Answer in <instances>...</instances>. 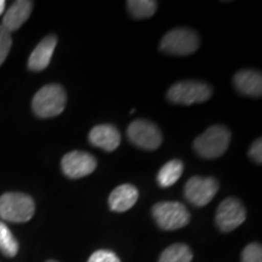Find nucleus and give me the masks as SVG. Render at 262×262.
I'll use <instances>...</instances> for the list:
<instances>
[{
	"instance_id": "1",
	"label": "nucleus",
	"mask_w": 262,
	"mask_h": 262,
	"mask_svg": "<svg viewBox=\"0 0 262 262\" xmlns=\"http://www.w3.org/2000/svg\"><path fill=\"white\" fill-rule=\"evenodd\" d=\"M67 103V95L60 84H48L34 95L32 110L39 118H52L61 114Z\"/></svg>"
},
{
	"instance_id": "2",
	"label": "nucleus",
	"mask_w": 262,
	"mask_h": 262,
	"mask_svg": "<svg viewBox=\"0 0 262 262\" xmlns=\"http://www.w3.org/2000/svg\"><path fill=\"white\" fill-rule=\"evenodd\" d=\"M231 142V131L224 125H212L194 140L196 155L204 159H215L227 150Z\"/></svg>"
},
{
	"instance_id": "3",
	"label": "nucleus",
	"mask_w": 262,
	"mask_h": 262,
	"mask_svg": "<svg viewBox=\"0 0 262 262\" xmlns=\"http://www.w3.org/2000/svg\"><path fill=\"white\" fill-rule=\"evenodd\" d=\"M35 212L32 196L19 192H8L0 196V217L15 224L31 220Z\"/></svg>"
},
{
	"instance_id": "4",
	"label": "nucleus",
	"mask_w": 262,
	"mask_h": 262,
	"mask_svg": "<svg viewBox=\"0 0 262 262\" xmlns=\"http://www.w3.org/2000/svg\"><path fill=\"white\" fill-rule=\"evenodd\" d=\"M201 39L189 28H175L164 35L160 41V50L176 56H187L198 50Z\"/></svg>"
},
{
	"instance_id": "5",
	"label": "nucleus",
	"mask_w": 262,
	"mask_h": 262,
	"mask_svg": "<svg viewBox=\"0 0 262 262\" xmlns=\"http://www.w3.org/2000/svg\"><path fill=\"white\" fill-rule=\"evenodd\" d=\"M152 215L164 231H175L189 224L191 214L182 203L160 202L152 208Z\"/></svg>"
},
{
	"instance_id": "6",
	"label": "nucleus",
	"mask_w": 262,
	"mask_h": 262,
	"mask_svg": "<svg viewBox=\"0 0 262 262\" xmlns=\"http://www.w3.org/2000/svg\"><path fill=\"white\" fill-rule=\"evenodd\" d=\"M211 95L212 90L208 84L194 80L179 81L168 90L170 102L185 106L205 102L211 97Z\"/></svg>"
},
{
	"instance_id": "7",
	"label": "nucleus",
	"mask_w": 262,
	"mask_h": 262,
	"mask_svg": "<svg viewBox=\"0 0 262 262\" xmlns=\"http://www.w3.org/2000/svg\"><path fill=\"white\" fill-rule=\"evenodd\" d=\"M127 137L134 145L146 150H155L163 142L159 127L148 120H135L127 127Z\"/></svg>"
},
{
	"instance_id": "8",
	"label": "nucleus",
	"mask_w": 262,
	"mask_h": 262,
	"mask_svg": "<svg viewBox=\"0 0 262 262\" xmlns=\"http://www.w3.org/2000/svg\"><path fill=\"white\" fill-rule=\"evenodd\" d=\"M219 182L214 178H191L185 185L186 199L194 206H205L219 191Z\"/></svg>"
},
{
	"instance_id": "9",
	"label": "nucleus",
	"mask_w": 262,
	"mask_h": 262,
	"mask_svg": "<svg viewBox=\"0 0 262 262\" xmlns=\"http://www.w3.org/2000/svg\"><path fill=\"white\" fill-rule=\"evenodd\" d=\"M247 219V211L237 198H227L216 210V225L222 232H232Z\"/></svg>"
},
{
	"instance_id": "10",
	"label": "nucleus",
	"mask_w": 262,
	"mask_h": 262,
	"mask_svg": "<svg viewBox=\"0 0 262 262\" xmlns=\"http://www.w3.org/2000/svg\"><path fill=\"white\" fill-rule=\"evenodd\" d=\"M97 162L90 153L83 150H72L61 160L62 171L70 179H81L95 171Z\"/></svg>"
},
{
	"instance_id": "11",
	"label": "nucleus",
	"mask_w": 262,
	"mask_h": 262,
	"mask_svg": "<svg viewBox=\"0 0 262 262\" xmlns=\"http://www.w3.org/2000/svg\"><path fill=\"white\" fill-rule=\"evenodd\" d=\"M56 45L57 37L55 34H50L42 39L28 58V70L32 72L44 71L50 63Z\"/></svg>"
},
{
	"instance_id": "12",
	"label": "nucleus",
	"mask_w": 262,
	"mask_h": 262,
	"mask_svg": "<svg viewBox=\"0 0 262 262\" xmlns=\"http://www.w3.org/2000/svg\"><path fill=\"white\" fill-rule=\"evenodd\" d=\"M89 141L97 148L112 152L120 145V134L116 126L111 124H101L91 129Z\"/></svg>"
},
{
	"instance_id": "13",
	"label": "nucleus",
	"mask_w": 262,
	"mask_h": 262,
	"mask_svg": "<svg viewBox=\"0 0 262 262\" xmlns=\"http://www.w3.org/2000/svg\"><path fill=\"white\" fill-rule=\"evenodd\" d=\"M139 199V191L135 186L125 185L118 186L114 188L108 198V204L112 211L124 212L133 208Z\"/></svg>"
},
{
	"instance_id": "14",
	"label": "nucleus",
	"mask_w": 262,
	"mask_h": 262,
	"mask_svg": "<svg viewBox=\"0 0 262 262\" xmlns=\"http://www.w3.org/2000/svg\"><path fill=\"white\" fill-rule=\"evenodd\" d=\"M33 3L29 0H18L10 6L3 17L2 26L8 32H15L27 21L32 14Z\"/></svg>"
},
{
	"instance_id": "15",
	"label": "nucleus",
	"mask_w": 262,
	"mask_h": 262,
	"mask_svg": "<svg viewBox=\"0 0 262 262\" xmlns=\"http://www.w3.org/2000/svg\"><path fill=\"white\" fill-rule=\"evenodd\" d=\"M235 89L247 96L261 97L262 95V75L260 72L244 70L235 73L233 78Z\"/></svg>"
},
{
	"instance_id": "16",
	"label": "nucleus",
	"mask_w": 262,
	"mask_h": 262,
	"mask_svg": "<svg viewBox=\"0 0 262 262\" xmlns=\"http://www.w3.org/2000/svg\"><path fill=\"white\" fill-rule=\"evenodd\" d=\"M183 172V164L181 160L173 159L170 160L159 170L158 176H157V181L158 185L163 188H168L170 186L175 185L181 178Z\"/></svg>"
},
{
	"instance_id": "17",
	"label": "nucleus",
	"mask_w": 262,
	"mask_h": 262,
	"mask_svg": "<svg viewBox=\"0 0 262 262\" xmlns=\"http://www.w3.org/2000/svg\"><path fill=\"white\" fill-rule=\"evenodd\" d=\"M192 250L185 244L170 245L160 255L158 262H192Z\"/></svg>"
},
{
	"instance_id": "18",
	"label": "nucleus",
	"mask_w": 262,
	"mask_h": 262,
	"mask_svg": "<svg viewBox=\"0 0 262 262\" xmlns=\"http://www.w3.org/2000/svg\"><path fill=\"white\" fill-rule=\"evenodd\" d=\"M126 5L130 14L139 19L152 17L158 8V3L155 0H129Z\"/></svg>"
},
{
	"instance_id": "19",
	"label": "nucleus",
	"mask_w": 262,
	"mask_h": 262,
	"mask_svg": "<svg viewBox=\"0 0 262 262\" xmlns=\"http://www.w3.org/2000/svg\"><path fill=\"white\" fill-rule=\"evenodd\" d=\"M0 251L6 257H15L18 253V243L8 226L0 221Z\"/></svg>"
},
{
	"instance_id": "20",
	"label": "nucleus",
	"mask_w": 262,
	"mask_h": 262,
	"mask_svg": "<svg viewBox=\"0 0 262 262\" xmlns=\"http://www.w3.org/2000/svg\"><path fill=\"white\" fill-rule=\"evenodd\" d=\"M12 47L11 33L0 25V66L4 63Z\"/></svg>"
},
{
	"instance_id": "21",
	"label": "nucleus",
	"mask_w": 262,
	"mask_h": 262,
	"mask_svg": "<svg viewBox=\"0 0 262 262\" xmlns=\"http://www.w3.org/2000/svg\"><path fill=\"white\" fill-rule=\"evenodd\" d=\"M242 262H262V249L257 243H251L244 248Z\"/></svg>"
},
{
	"instance_id": "22",
	"label": "nucleus",
	"mask_w": 262,
	"mask_h": 262,
	"mask_svg": "<svg viewBox=\"0 0 262 262\" xmlns=\"http://www.w3.org/2000/svg\"><path fill=\"white\" fill-rule=\"evenodd\" d=\"M88 262H120V260L113 251L97 250L91 255Z\"/></svg>"
},
{
	"instance_id": "23",
	"label": "nucleus",
	"mask_w": 262,
	"mask_h": 262,
	"mask_svg": "<svg viewBox=\"0 0 262 262\" xmlns=\"http://www.w3.org/2000/svg\"><path fill=\"white\" fill-rule=\"evenodd\" d=\"M249 156L254 159V162L257 164L262 163V142L261 139H257L254 141V143L250 147V150H249Z\"/></svg>"
},
{
	"instance_id": "24",
	"label": "nucleus",
	"mask_w": 262,
	"mask_h": 262,
	"mask_svg": "<svg viewBox=\"0 0 262 262\" xmlns=\"http://www.w3.org/2000/svg\"><path fill=\"white\" fill-rule=\"evenodd\" d=\"M5 5H6L5 0H0V15H3V12H4Z\"/></svg>"
},
{
	"instance_id": "25",
	"label": "nucleus",
	"mask_w": 262,
	"mask_h": 262,
	"mask_svg": "<svg viewBox=\"0 0 262 262\" xmlns=\"http://www.w3.org/2000/svg\"><path fill=\"white\" fill-rule=\"evenodd\" d=\"M47 262H57V261H54V260H49V261H47Z\"/></svg>"
}]
</instances>
